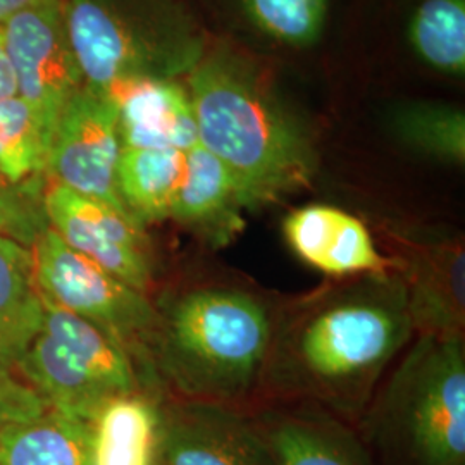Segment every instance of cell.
Here are the masks:
<instances>
[{
  "label": "cell",
  "instance_id": "6da1fadb",
  "mask_svg": "<svg viewBox=\"0 0 465 465\" xmlns=\"http://www.w3.org/2000/svg\"><path fill=\"white\" fill-rule=\"evenodd\" d=\"M412 331L400 274L366 276L322 293L274 328L266 367L282 388L349 409Z\"/></svg>",
  "mask_w": 465,
  "mask_h": 465
},
{
  "label": "cell",
  "instance_id": "7a4b0ae2",
  "mask_svg": "<svg viewBox=\"0 0 465 465\" xmlns=\"http://www.w3.org/2000/svg\"><path fill=\"white\" fill-rule=\"evenodd\" d=\"M184 80L199 143L230 169L249 211L312 183V136L249 59L209 47Z\"/></svg>",
  "mask_w": 465,
  "mask_h": 465
},
{
  "label": "cell",
  "instance_id": "3957f363",
  "mask_svg": "<svg viewBox=\"0 0 465 465\" xmlns=\"http://www.w3.org/2000/svg\"><path fill=\"white\" fill-rule=\"evenodd\" d=\"M157 314L161 366L195 403L238 399L266 371L276 326L266 303L249 292L195 286Z\"/></svg>",
  "mask_w": 465,
  "mask_h": 465
},
{
  "label": "cell",
  "instance_id": "277c9868",
  "mask_svg": "<svg viewBox=\"0 0 465 465\" xmlns=\"http://www.w3.org/2000/svg\"><path fill=\"white\" fill-rule=\"evenodd\" d=\"M84 84L107 92L134 80H183L209 44L183 0H64Z\"/></svg>",
  "mask_w": 465,
  "mask_h": 465
},
{
  "label": "cell",
  "instance_id": "5b68a950",
  "mask_svg": "<svg viewBox=\"0 0 465 465\" xmlns=\"http://www.w3.org/2000/svg\"><path fill=\"white\" fill-rule=\"evenodd\" d=\"M16 369L50 409L92 420L109 400L138 391L130 351L109 332L47 299Z\"/></svg>",
  "mask_w": 465,
  "mask_h": 465
},
{
  "label": "cell",
  "instance_id": "8992f818",
  "mask_svg": "<svg viewBox=\"0 0 465 465\" xmlns=\"http://www.w3.org/2000/svg\"><path fill=\"white\" fill-rule=\"evenodd\" d=\"M388 405L420 465H464L462 336H419L390 384Z\"/></svg>",
  "mask_w": 465,
  "mask_h": 465
},
{
  "label": "cell",
  "instance_id": "52a82bcc",
  "mask_svg": "<svg viewBox=\"0 0 465 465\" xmlns=\"http://www.w3.org/2000/svg\"><path fill=\"white\" fill-rule=\"evenodd\" d=\"M40 292L109 332L124 349L153 345L159 314L145 293L92 262L47 228L32 247Z\"/></svg>",
  "mask_w": 465,
  "mask_h": 465
},
{
  "label": "cell",
  "instance_id": "ba28073f",
  "mask_svg": "<svg viewBox=\"0 0 465 465\" xmlns=\"http://www.w3.org/2000/svg\"><path fill=\"white\" fill-rule=\"evenodd\" d=\"M0 32L16 95L32 109L50 149L57 119L84 86L67 36L64 0H45L23 9L0 23Z\"/></svg>",
  "mask_w": 465,
  "mask_h": 465
},
{
  "label": "cell",
  "instance_id": "9c48e42d",
  "mask_svg": "<svg viewBox=\"0 0 465 465\" xmlns=\"http://www.w3.org/2000/svg\"><path fill=\"white\" fill-rule=\"evenodd\" d=\"M121 152L123 143L113 100L84 84L57 119L45 176L50 183L63 184L128 214L117 190Z\"/></svg>",
  "mask_w": 465,
  "mask_h": 465
},
{
  "label": "cell",
  "instance_id": "30bf717a",
  "mask_svg": "<svg viewBox=\"0 0 465 465\" xmlns=\"http://www.w3.org/2000/svg\"><path fill=\"white\" fill-rule=\"evenodd\" d=\"M44 205L50 228L66 245L134 290L147 293L152 266L142 226L134 217L50 182Z\"/></svg>",
  "mask_w": 465,
  "mask_h": 465
},
{
  "label": "cell",
  "instance_id": "8fae6325",
  "mask_svg": "<svg viewBox=\"0 0 465 465\" xmlns=\"http://www.w3.org/2000/svg\"><path fill=\"white\" fill-rule=\"evenodd\" d=\"M282 234L307 266L332 278L384 276L399 269V261L382 255L361 219L332 205L295 209L284 219Z\"/></svg>",
  "mask_w": 465,
  "mask_h": 465
},
{
  "label": "cell",
  "instance_id": "7c38bea8",
  "mask_svg": "<svg viewBox=\"0 0 465 465\" xmlns=\"http://www.w3.org/2000/svg\"><path fill=\"white\" fill-rule=\"evenodd\" d=\"M412 330L419 336H462L465 250L459 238H431L407 247L400 264Z\"/></svg>",
  "mask_w": 465,
  "mask_h": 465
},
{
  "label": "cell",
  "instance_id": "4fadbf2b",
  "mask_svg": "<svg viewBox=\"0 0 465 465\" xmlns=\"http://www.w3.org/2000/svg\"><path fill=\"white\" fill-rule=\"evenodd\" d=\"M161 465H276L245 420L214 403H193L164 419Z\"/></svg>",
  "mask_w": 465,
  "mask_h": 465
},
{
  "label": "cell",
  "instance_id": "5bb4252c",
  "mask_svg": "<svg viewBox=\"0 0 465 465\" xmlns=\"http://www.w3.org/2000/svg\"><path fill=\"white\" fill-rule=\"evenodd\" d=\"M104 94L116 107L123 149L188 152L199 143L193 107L180 80H134Z\"/></svg>",
  "mask_w": 465,
  "mask_h": 465
},
{
  "label": "cell",
  "instance_id": "9a60e30c",
  "mask_svg": "<svg viewBox=\"0 0 465 465\" xmlns=\"http://www.w3.org/2000/svg\"><path fill=\"white\" fill-rule=\"evenodd\" d=\"M249 211L230 169L197 143L186 152V171L171 217L211 247H224L242 232Z\"/></svg>",
  "mask_w": 465,
  "mask_h": 465
},
{
  "label": "cell",
  "instance_id": "2e32d148",
  "mask_svg": "<svg viewBox=\"0 0 465 465\" xmlns=\"http://www.w3.org/2000/svg\"><path fill=\"white\" fill-rule=\"evenodd\" d=\"M164 417L140 391L102 405L90 420V465H161Z\"/></svg>",
  "mask_w": 465,
  "mask_h": 465
},
{
  "label": "cell",
  "instance_id": "e0dca14e",
  "mask_svg": "<svg viewBox=\"0 0 465 465\" xmlns=\"http://www.w3.org/2000/svg\"><path fill=\"white\" fill-rule=\"evenodd\" d=\"M42 321L44 297L32 249L0 234V369L17 367Z\"/></svg>",
  "mask_w": 465,
  "mask_h": 465
},
{
  "label": "cell",
  "instance_id": "ac0fdd59",
  "mask_svg": "<svg viewBox=\"0 0 465 465\" xmlns=\"http://www.w3.org/2000/svg\"><path fill=\"white\" fill-rule=\"evenodd\" d=\"M186 152L174 149H123L117 190L124 209L143 226L171 217L183 183Z\"/></svg>",
  "mask_w": 465,
  "mask_h": 465
},
{
  "label": "cell",
  "instance_id": "d6986e66",
  "mask_svg": "<svg viewBox=\"0 0 465 465\" xmlns=\"http://www.w3.org/2000/svg\"><path fill=\"white\" fill-rule=\"evenodd\" d=\"M2 465H90V420L55 409L0 436Z\"/></svg>",
  "mask_w": 465,
  "mask_h": 465
},
{
  "label": "cell",
  "instance_id": "ffe728a7",
  "mask_svg": "<svg viewBox=\"0 0 465 465\" xmlns=\"http://www.w3.org/2000/svg\"><path fill=\"white\" fill-rule=\"evenodd\" d=\"M390 130L400 143L436 161L464 166L465 114L438 102H411L391 111Z\"/></svg>",
  "mask_w": 465,
  "mask_h": 465
},
{
  "label": "cell",
  "instance_id": "44dd1931",
  "mask_svg": "<svg viewBox=\"0 0 465 465\" xmlns=\"http://www.w3.org/2000/svg\"><path fill=\"white\" fill-rule=\"evenodd\" d=\"M409 42L428 66L462 76L465 71V0H424L409 23Z\"/></svg>",
  "mask_w": 465,
  "mask_h": 465
},
{
  "label": "cell",
  "instance_id": "7402d4cb",
  "mask_svg": "<svg viewBox=\"0 0 465 465\" xmlns=\"http://www.w3.org/2000/svg\"><path fill=\"white\" fill-rule=\"evenodd\" d=\"M49 143L17 95L0 100V173L15 183L45 176Z\"/></svg>",
  "mask_w": 465,
  "mask_h": 465
},
{
  "label": "cell",
  "instance_id": "603a6c76",
  "mask_svg": "<svg viewBox=\"0 0 465 465\" xmlns=\"http://www.w3.org/2000/svg\"><path fill=\"white\" fill-rule=\"evenodd\" d=\"M267 445L276 465H362L334 432L299 419L278 422L269 431Z\"/></svg>",
  "mask_w": 465,
  "mask_h": 465
},
{
  "label": "cell",
  "instance_id": "cb8c5ba5",
  "mask_svg": "<svg viewBox=\"0 0 465 465\" xmlns=\"http://www.w3.org/2000/svg\"><path fill=\"white\" fill-rule=\"evenodd\" d=\"M253 25L290 47H309L322 34L328 0H242Z\"/></svg>",
  "mask_w": 465,
  "mask_h": 465
},
{
  "label": "cell",
  "instance_id": "d4e9b609",
  "mask_svg": "<svg viewBox=\"0 0 465 465\" xmlns=\"http://www.w3.org/2000/svg\"><path fill=\"white\" fill-rule=\"evenodd\" d=\"M47 178L15 183L0 173V234L32 249L49 228L44 205Z\"/></svg>",
  "mask_w": 465,
  "mask_h": 465
},
{
  "label": "cell",
  "instance_id": "484cf974",
  "mask_svg": "<svg viewBox=\"0 0 465 465\" xmlns=\"http://www.w3.org/2000/svg\"><path fill=\"white\" fill-rule=\"evenodd\" d=\"M47 409V401L28 382L16 378L13 371L0 369V436Z\"/></svg>",
  "mask_w": 465,
  "mask_h": 465
},
{
  "label": "cell",
  "instance_id": "4316f807",
  "mask_svg": "<svg viewBox=\"0 0 465 465\" xmlns=\"http://www.w3.org/2000/svg\"><path fill=\"white\" fill-rule=\"evenodd\" d=\"M15 95H16V80L5 52L4 36L0 32V100L9 99Z\"/></svg>",
  "mask_w": 465,
  "mask_h": 465
},
{
  "label": "cell",
  "instance_id": "83f0119b",
  "mask_svg": "<svg viewBox=\"0 0 465 465\" xmlns=\"http://www.w3.org/2000/svg\"><path fill=\"white\" fill-rule=\"evenodd\" d=\"M45 0H0V23H4L7 17L16 15L23 9H28Z\"/></svg>",
  "mask_w": 465,
  "mask_h": 465
},
{
  "label": "cell",
  "instance_id": "f1b7e54d",
  "mask_svg": "<svg viewBox=\"0 0 465 465\" xmlns=\"http://www.w3.org/2000/svg\"><path fill=\"white\" fill-rule=\"evenodd\" d=\"M0 465H2V464H0Z\"/></svg>",
  "mask_w": 465,
  "mask_h": 465
}]
</instances>
